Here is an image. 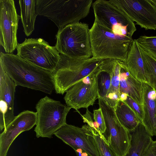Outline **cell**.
I'll return each instance as SVG.
<instances>
[{
  "instance_id": "4dcf8cb0",
  "label": "cell",
  "mask_w": 156,
  "mask_h": 156,
  "mask_svg": "<svg viewBox=\"0 0 156 156\" xmlns=\"http://www.w3.org/2000/svg\"><path fill=\"white\" fill-rule=\"evenodd\" d=\"M87 156H89L88 155Z\"/></svg>"
},
{
  "instance_id": "ac0fdd59",
  "label": "cell",
  "mask_w": 156,
  "mask_h": 156,
  "mask_svg": "<svg viewBox=\"0 0 156 156\" xmlns=\"http://www.w3.org/2000/svg\"><path fill=\"white\" fill-rule=\"evenodd\" d=\"M124 63L127 70L133 78L142 83H147L144 63L136 39L133 40Z\"/></svg>"
},
{
  "instance_id": "9a60e30c",
  "label": "cell",
  "mask_w": 156,
  "mask_h": 156,
  "mask_svg": "<svg viewBox=\"0 0 156 156\" xmlns=\"http://www.w3.org/2000/svg\"><path fill=\"white\" fill-rule=\"evenodd\" d=\"M16 86L0 65V130L5 129L15 117L14 101Z\"/></svg>"
},
{
  "instance_id": "277c9868",
  "label": "cell",
  "mask_w": 156,
  "mask_h": 156,
  "mask_svg": "<svg viewBox=\"0 0 156 156\" xmlns=\"http://www.w3.org/2000/svg\"><path fill=\"white\" fill-rule=\"evenodd\" d=\"M53 73L55 91L63 94L74 85L101 66L103 59L92 57L84 59H74L61 54Z\"/></svg>"
},
{
  "instance_id": "44dd1931",
  "label": "cell",
  "mask_w": 156,
  "mask_h": 156,
  "mask_svg": "<svg viewBox=\"0 0 156 156\" xmlns=\"http://www.w3.org/2000/svg\"><path fill=\"white\" fill-rule=\"evenodd\" d=\"M19 4L23 31L27 36H29L34 30L35 21L37 16L36 0H20Z\"/></svg>"
},
{
  "instance_id": "e0dca14e",
  "label": "cell",
  "mask_w": 156,
  "mask_h": 156,
  "mask_svg": "<svg viewBox=\"0 0 156 156\" xmlns=\"http://www.w3.org/2000/svg\"><path fill=\"white\" fill-rule=\"evenodd\" d=\"M122 61L116 59H104L103 64L105 71L110 75L111 82L108 93L106 98L103 100L115 110L120 99V75Z\"/></svg>"
},
{
  "instance_id": "d4e9b609",
  "label": "cell",
  "mask_w": 156,
  "mask_h": 156,
  "mask_svg": "<svg viewBox=\"0 0 156 156\" xmlns=\"http://www.w3.org/2000/svg\"><path fill=\"white\" fill-rule=\"evenodd\" d=\"M111 77L108 73L102 71L98 76V85L99 96L103 99L107 97L111 86Z\"/></svg>"
},
{
  "instance_id": "5b68a950",
  "label": "cell",
  "mask_w": 156,
  "mask_h": 156,
  "mask_svg": "<svg viewBox=\"0 0 156 156\" xmlns=\"http://www.w3.org/2000/svg\"><path fill=\"white\" fill-rule=\"evenodd\" d=\"M88 25L78 23L68 25L58 30L55 47L60 54L74 59L92 56Z\"/></svg>"
},
{
  "instance_id": "f546056e",
  "label": "cell",
  "mask_w": 156,
  "mask_h": 156,
  "mask_svg": "<svg viewBox=\"0 0 156 156\" xmlns=\"http://www.w3.org/2000/svg\"><path fill=\"white\" fill-rule=\"evenodd\" d=\"M151 2L156 7V0H150Z\"/></svg>"
},
{
  "instance_id": "3957f363",
  "label": "cell",
  "mask_w": 156,
  "mask_h": 156,
  "mask_svg": "<svg viewBox=\"0 0 156 156\" xmlns=\"http://www.w3.org/2000/svg\"><path fill=\"white\" fill-rule=\"evenodd\" d=\"M90 34L92 57L126 61L133 40L132 37L116 35L95 20Z\"/></svg>"
},
{
  "instance_id": "cb8c5ba5",
  "label": "cell",
  "mask_w": 156,
  "mask_h": 156,
  "mask_svg": "<svg viewBox=\"0 0 156 156\" xmlns=\"http://www.w3.org/2000/svg\"><path fill=\"white\" fill-rule=\"evenodd\" d=\"M136 41L139 46L156 60V36H140Z\"/></svg>"
},
{
  "instance_id": "4316f807",
  "label": "cell",
  "mask_w": 156,
  "mask_h": 156,
  "mask_svg": "<svg viewBox=\"0 0 156 156\" xmlns=\"http://www.w3.org/2000/svg\"><path fill=\"white\" fill-rule=\"evenodd\" d=\"M93 116L95 127L98 130L100 135L104 138L103 135L105 132L106 126L104 117L101 108H99L98 109L94 110Z\"/></svg>"
},
{
  "instance_id": "9c48e42d",
  "label": "cell",
  "mask_w": 156,
  "mask_h": 156,
  "mask_svg": "<svg viewBox=\"0 0 156 156\" xmlns=\"http://www.w3.org/2000/svg\"><path fill=\"white\" fill-rule=\"evenodd\" d=\"M98 99L99 108L102 111L106 126L103 136L118 156H125L130 146V133L119 122L114 108L108 105L99 95Z\"/></svg>"
},
{
  "instance_id": "6da1fadb",
  "label": "cell",
  "mask_w": 156,
  "mask_h": 156,
  "mask_svg": "<svg viewBox=\"0 0 156 156\" xmlns=\"http://www.w3.org/2000/svg\"><path fill=\"white\" fill-rule=\"evenodd\" d=\"M0 65L16 86L49 94L55 90L53 73L32 64L17 55L1 52Z\"/></svg>"
},
{
  "instance_id": "ffe728a7",
  "label": "cell",
  "mask_w": 156,
  "mask_h": 156,
  "mask_svg": "<svg viewBox=\"0 0 156 156\" xmlns=\"http://www.w3.org/2000/svg\"><path fill=\"white\" fill-rule=\"evenodd\" d=\"M130 133L131 136L130 146L125 156H143L152 140L151 136L141 122Z\"/></svg>"
},
{
  "instance_id": "8fae6325",
  "label": "cell",
  "mask_w": 156,
  "mask_h": 156,
  "mask_svg": "<svg viewBox=\"0 0 156 156\" xmlns=\"http://www.w3.org/2000/svg\"><path fill=\"white\" fill-rule=\"evenodd\" d=\"M54 135L75 151L80 149L89 156H100L94 135V129L87 124L79 127L66 124Z\"/></svg>"
},
{
  "instance_id": "7402d4cb",
  "label": "cell",
  "mask_w": 156,
  "mask_h": 156,
  "mask_svg": "<svg viewBox=\"0 0 156 156\" xmlns=\"http://www.w3.org/2000/svg\"><path fill=\"white\" fill-rule=\"evenodd\" d=\"M115 111L120 122L129 132L133 131L141 122L134 112L123 101H119Z\"/></svg>"
},
{
  "instance_id": "8992f818",
  "label": "cell",
  "mask_w": 156,
  "mask_h": 156,
  "mask_svg": "<svg viewBox=\"0 0 156 156\" xmlns=\"http://www.w3.org/2000/svg\"><path fill=\"white\" fill-rule=\"evenodd\" d=\"M37 118L34 131L37 138H51L66 124V117L72 108L48 96L36 104Z\"/></svg>"
},
{
  "instance_id": "484cf974",
  "label": "cell",
  "mask_w": 156,
  "mask_h": 156,
  "mask_svg": "<svg viewBox=\"0 0 156 156\" xmlns=\"http://www.w3.org/2000/svg\"><path fill=\"white\" fill-rule=\"evenodd\" d=\"M94 135L100 156H118L110 147L106 140L94 129Z\"/></svg>"
},
{
  "instance_id": "5bb4252c",
  "label": "cell",
  "mask_w": 156,
  "mask_h": 156,
  "mask_svg": "<svg viewBox=\"0 0 156 156\" xmlns=\"http://www.w3.org/2000/svg\"><path fill=\"white\" fill-rule=\"evenodd\" d=\"M37 112L25 110L15 116L0 134V156H7L8 150L16 138L22 132L36 125Z\"/></svg>"
},
{
  "instance_id": "ba28073f",
  "label": "cell",
  "mask_w": 156,
  "mask_h": 156,
  "mask_svg": "<svg viewBox=\"0 0 156 156\" xmlns=\"http://www.w3.org/2000/svg\"><path fill=\"white\" fill-rule=\"evenodd\" d=\"M92 5L95 20L114 34L132 37L136 30L134 22L108 0H97Z\"/></svg>"
},
{
  "instance_id": "4fadbf2b",
  "label": "cell",
  "mask_w": 156,
  "mask_h": 156,
  "mask_svg": "<svg viewBox=\"0 0 156 156\" xmlns=\"http://www.w3.org/2000/svg\"><path fill=\"white\" fill-rule=\"evenodd\" d=\"M108 1L141 28L156 30V7L150 0Z\"/></svg>"
},
{
  "instance_id": "30bf717a",
  "label": "cell",
  "mask_w": 156,
  "mask_h": 156,
  "mask_svg": "<svg viewBox=\"0 0 156 156\" xmlns=\"http://www.w3.org/2000/svg\"><path fill=\"white\" fill-rule=\"evenodd\" d=\"M103 71L102 65L100 68L69 89L64 97L67 105L76 111L81 108H87L93 105L99 98L98 76Z\"/></svg>"
},
{
  "instance_id": "2e32d148",
  "label": "cell",
  "mask_w": 156,
  "mask_h": 156,
  "mask_svg": "<svg viewBox=\"0 0 156 156\" xmlns=\"http://www.w3.org/2000/svg\"><path fill=\"white\" fill-rule=\"evenodd\" d=\"M142 123L151 136H156V92L149 84L143 83Z\"/></svg>"
},
{
  "instance_id": "1f68e13d",
  "label": "cell",
  "mask_w": 156,
  "mask_h": 156,
  "mask_svg": "<svg viewBox=\"0 0 156 156\" xmlns=\"http://www.w3.org/2000/svg\"></svg>"
},
{
  "instance_id": "d6986e66",
  "label": "cell",
  "mask_w": 156,
  "mask_h": 156,
  "mask_svg": "<svg viewBox=\"0 0 156 156\" xmlns=\"http://www.w3.org/2000/svg\"><path fill=\"white\" fill-rule=\"evenodd\" d=\"M120 77V93L127 94L137 103L143 105V83L130 74L123 61L122 63Z\"/></svg>"
},
{
  "instance_id": "7c38bea8",
  "label": "cell",
  "mask_w": 156,
  "mask_h": 156,
  "mask_svg": "<svg viewBox=\"0 0 156 156\" xmlns=\"http://www.w3.org/2000/svg\"><path fill=\"white\" fill-rule=\"evenodd\" d=\"M21 19L14 0H0V44L6 53H12L17 46V31Z\"/></svg>"
},
{
  "instance_id": "f1b7e54d",
  "label": "cell",
  "mask_w": 156,
  "mask_h": 156,
  "mask_svg": "<svg viewBox=\"0 0 156 156\" xmlns=\"http://www.w3.org/2000/svg\"><path fill=\"white\" fill-rule=\"evenodd\" d=\"M143 156H156V140L152 141Z\"/></svg>"
},
{
  "instance_id": "83f0119b",
  "label": "cell",
  "mask_w": 156,
  "mask_h": 156,
  "mask_svg": "<svg viewBox=\"0 0 156 156\" xmlns=\"http://www.w3.org/2000/svg\"><path fill=\"white\" fill-rule=\"evenodd\" d=\"M123 102L127 104L134 112L142 123L144 116L143 105L137 103L128 95L126 100Z\"/></svg>"
},
{
  "instance_id": "603a6c76",
  "label": "cell",
  "mask_w": 156,
  "mask_h": 156,
  "mask_svg": "<svg viewBox=\"0 0 156 156\" xmlns=\"http://www.w3.org/2000/svg\"><path fill=\"white\" fill-rule=\"evenodd\" d=\"M139 47L144 63L147 83L156 91V60Z\"/></svg>"
},
{
  "instance_id": "52a82bcc",
  "label": "cell",
  "mask_w": 156,
  "mask_h": 156,
  "mask_svg": "<svg viewBox=\"0 0 156 156\" xmlns=\"http://www.w3.org/2000/svg\"><path fill=\"white\" fill-rule=\"evenodd\" d=\"M17 55L37 67L54 73L61 58L55 46H50L41 38H26L18 44Z\"/></svg>"
},
{
  "instance_id": "7a4b0ae2",
  "label": "cell",
  "mask_w": 156,
  "mask_h": 156,
  "mask_svg": "<svg viewBox=\"0 0 156 156\" xmlns=\"http://www.w3.org/2000/svg\"><path fill=\"white\" fill-rule=\"evenodd\" d=\"M92 0H36L37 15L52 21L60 30L79 22L89 13Z\"/></svg>"
}]
</instances>
